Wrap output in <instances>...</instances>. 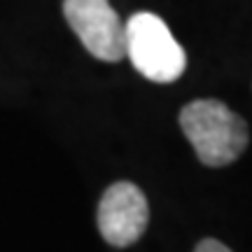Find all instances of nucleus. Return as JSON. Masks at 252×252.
I'll use <instances>...</instances> for the list:
<instances>
[{"label": "nucleus", "mask_w": 252, "mask_h": 252, "mask_svg": "<svg viewBox=\"0 0 252 252\" xmlns=\"http://www.w3.org/2000/svg\"><path fill=\"white\" fill-rule=\"evenodd\" d=\"M180 126L185 138L194 147L198 161L210 168L234 163L250 143L245 119L215 98H198L187 103L180 112Z\"/></svg>", "instance_id": "obj_1"}, {"label": "nucleus", "mask_w": 252, "mask_h": 252, "mask_svg": "<svg viewBox=\"0 0 252 252\" xmlns=\"http://www.w3.org/2000/svg\"><path fill=\"white\" fill-rule=\"evenodd\" d=\"M124 59H131L133 68L143 77L157 84L180 80L187 68V54L161 17L152 12H138L124 21Z\"/></svg>", "instance_id": "obj_2"}, {"label": "nucleus", "mask_w": 252, "mask_h": 252, "mask_svg": "<svg viewBox=\"0 0 252 252\" xmlns=\"http://www.w3.org/2000/svg\"><path fill=\"white\" fill-rule=\"evenodd\" d=\"M63 17L91 56L108 63L124 59V19L110 0H63Z\"/></svg>", "instance_id": "obj_3"}, {"label": "nucleus", "mask_w": 252, "mask_h": 252, "mask_svg": "<svg viewBox=\"0 0 252 252\" xmlns=\"http://www.w3.org/2000/svg\"><path fill=\"white\" fill-rule=\"evenodd\" d=\"M150 222V203L133 182H115L98 203V229L105 243L126 248L145 234Z\"/></svg>", "instance_id": "obj_4"}, {"label": "nucleus", "mask_w": 252, "mask_h": 252, "mask_svg": "<svg viewBox=\"0 0 252 252\" xmlns=\"http://www.w3.org/2000/svg\"><path fill=\"white\" fill-rule=\"evenodd\" d=\"M194 252H231L224 243H220L215 238H203L201 243L194 248Z\"/></svg>", "instance_id": "obj_5"}]
</instances>
